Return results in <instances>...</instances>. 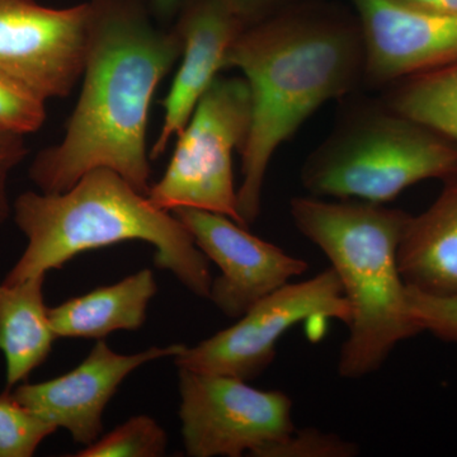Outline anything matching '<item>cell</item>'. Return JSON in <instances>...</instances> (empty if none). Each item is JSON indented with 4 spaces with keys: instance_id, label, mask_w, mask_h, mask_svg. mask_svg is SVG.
I'll use <instances>...</instances> for the list:
<instances>
[{
    "instance_id": "5",
    "label": "cell",
    "mask_w": 457,
    "mask_h": 457,
    "mask_svg": "<svg viewBox=\"0 0 457 457\" xmlns=\"http://www.w3.org/2000/svg\"><path fill=\"white\" fill-rule=\"evenodd\" d=\"M457 173V145L383 99L357 102L306 159L302 182L312 196L385 204L427 179Z\"/></svg>"
},
{
    "instance_id": "17",
    "label": "cell",
    "mask_w": 457,
    "mask_h": 457,
    "mask_svg": "<svg viewBox=\"0 0 457 457\" xmlns=\"http://www.w3.org/2000/svg\"><path fill=\"white\" fill-rule=\"evenodd\" d=\"M381 99L457 145V64L404 78L386 87Z\"/></svg>"
},
{
    "instance_id": "13",
    "label": "cell",
    "mask_w": 457,
    "mask_h": 457,
    "mask_svg": "<svg viewBox=\"0 0 457 457\" xmlns=\"http://www.w3.org/2000/svg\"><path fill=\"white\" fill-rule=\"evenodd\" d=\"M174 27L182 41V62L163 101L164 119L152 159L163 155L187 125L198 101L224 69L231 45L246 29L221 0H183Z\"/></svg>"
},
{
    "instance_id": "16",
    "label": "cell",
    "mask_w": 457,
    "mask_h": 457,
    "mask_svg": "<svg viewBox=\"0 0 457 457\" xmlns=\"http://www.w3.org/2000/svg\"><path fill=\"white\" fill-rule=\"evenodd\" d=\"M45 276L16 285L0 282V351L7 389L25 383L46 361L57 338L44 300Z\"/></svg>"
},
{
    "instance_id": "2",
    "label": "cell",
    "mask_w": 457,
    "mask_h": 457,
    "mask_svg": "<svg viewBox=\"0 0 457 457\" xmlns=\"http://www.w3.org/2000/svg\"><path fill=\"white\" fill-rule=\"evenodd\" d=\"M224 69H237L251 92L248 137L239 154L237 210L245 227L260 216L270 159L327 102L363 84L365 47L356 14L317 0H297L246 29Z\"/></svg>"
},
{
    "instance_id": "26",
    "label": "cell",
    "mask_w": 457,
    "mask_h": 457,
    "mask_svg": "<svg viewBox=\"0 0 457 457\" xmlns=\"http://www.w3.org/2000/svg\"><path fill=\"white\" fill-rule=\"evenodd\" d=\"M182 2L183 0H149V4L153 16L165 26L170 21L176 20Z\"/></svg>"
},
{
    "instance_id": "20",
    "label": "cell",
    "mask_w": 457,
    "mask_h": 457,
    "mask_svg": "<svg viewBox=\"0 0 457 457\" xmlns=\"http://www.w3.org/2000/svg\"><path fill=\"white\" fill-rule=\"evenodd\" d=\"M45 120L46 101L0 74V132L25 137L40 130Z\"/></svg>"
},
{
    "instance_id": "4",
    "label": "cell",
    "mask_w": 457,
    "mask_h": 457,
    "mask_svg": "<svg viewBox=\"0 0 457 457\" xmlns=\"http://www.w3.org/2000/svg\"><path fill=\"white\" fill-rule=\"evenodd\" d=\"M297 230L327 255L351 306L338 360L350 380L378 371L399 343L422 333L400 275L398 246L409 213L381 204L295 197Z\"/></svg>"
},
{
    "instance_id": "6",
    "label": "cell",
    "mask_w": 457,
    "mask_h": 457,
    "mask_svg": "<svg viewBox=\"0 0 457 457\" xmlns=\"http://www.w3.org/2000/svg\"><path fill=\"white\" fill-rule=\"evenodd\" d=\"M251 92L245 78L218 77L177 137L164 176L147 198L163 212L180 207L221 213L245 227L237 210L233 154L251 128Z\"/></svg>"
},
{
    "instance_id": "12",
    "label": "cell",
    "mask_w": 457,
    "mask_h": 457,
    "mask_svg": "<svg viewBox=\"0 0 457 457\" xmlns=\"http://www.w3.org/2000/svg\"><path fill=\"white\" fill-rule=\"evenodd\" d=\"M365 47L363 84L386 88L411 75L457 64V14L392 0H351Z\"/></svg>"
},
{
    "instance_id": "14",
    "label": "cell",
    "mask_w": 457,
    "mask_h": 457,
    "mask_svg": "<svg viewBox=\"0 0 457 457\" xmlns=\"http://www.w3.org/2000/svg\"><path fill=\"white\" fill-rule=\"evenodd\" d=\"M444 183L425 212L409 216L398 246L407 287L432 296L457 295V173Z\"/></svg>"
},
{
    "instance_id": "15",
    "label": "cell",
    "mask_w": 457,
    "mask_h": 457,
    "mask_svg": "<svg viewBox=\"0 0 457 457\" xmlns=\"http://www.w3.org/2000/svg\"><path fill=\"white\" fill-rule=\"evenodd\" d=\"M156 293L154 272L141 270L49 309L51 327L57 338L104 339L119 330H137L145 323L147 306Z\"/></svg>"
},
{
    "instance_id": "25",
    "label": "cell",
    "mask_w": 457,
    "mask_h": 457,
    "mask_svg": "<svg viewBox=\"0 0 457 457\" xmlns=\"http://www.w3.org/2000/svg\"><path fill=\"white\" fill-rule=\"evenodd\" d=\"M396 4L432 13L457 14V0H392Z\"/></svg>"
},
{
    "instance_id": "19",
    "label": "cell",
    "mask_w": 457,
    "mask_h": 457,
    "mask_svg": "<svg viewBox=\"0 0 457 457\" xmlns=\"http://www.w3.org/2000/svg\"><path fill=\"white\" fill-rule=\"evenodd\" d=\"M4 392L0 395V457H31L56 432Z\"/></svg>"
},
{
    "instance_id": "3",
    "label": "cell",
    "mask_w": 457,
    "mask_h": 457,
    "mask_svg": "<svg viewBox=\"0 0 457 457\" xmlns=\"http://www.w3.org/2000/svg\"><path fill=\"white\" fill-rule=\"evenodd\" d=\"M13 216L27 245L4 284L46 276L84 252L137 240L154 246L159 270L209 300V258L187 228L112 170H90L62 194L23 192L14 201Z\"/></svg>"
},
{
    "instance_id": "1",
    "label": "cell",
    "mask_w": 457,
    "mask_h": 457,
    "mask_svg": "<svg viewBox=\"0 0 457 457\" xmlns=\"http://www.w3.org/2000/svg\"><path fill=\"white\" fill-rule=\"evenodd\" d=\"M88 3L82 92L64 137L36 155L29 179L44 194H62L88 171L107 168L147 196V117L182 41L176 27L155 20L149 0Z\"/></svg>"
},
{
    "instance_id": "11",
    "label": "cell",
    "mask_w": 457,
    "mask_h": 457,
    "mask_svg": "<svg viewBox=\"0 0 457 457\" xmlns=\"http://www.w3.org/2000/svg\"><path fill=\"white\" fill-rule=\"evenodd\" d=\"M183 345L120 354L98 339L87 359L68 374L44 383H22L5 390L45 422L64 428L75 444L89 446L104 433V413L129 375L152 361L174 357Z\"/></svg>"
},
{
    "instance_id": "24",
    "label": "cell",
    "mask_w": 457,
    "mask_h": 457,
    "mask_svg": "<svg viewBox=\"0 0 457 457\" xmlns=\"http://www.w3.org/2000/svg\"><path fill=\"white\" fill-rule=\"evenodd\" d=\"M249 27L276 16L297 0H221Z\"/></svg>"
},
{
    "instance_id": "7",
    "label": "cell",
    "mask_w": 457,
    "mask_h": 457,
    "mask_svg": "<svg viewBox=\"0 0 457 457\" xmlns=\"http://www.w3.org/2000/svg\"><path fill=\"white\" fill-rule=\"evenodd\" d=\"M312 318L350 323L351 306L332 267L267 295L233 327L194 347L183 345L173 361L179 369L253 380L272 365L282 336Z\"/></svg>"
},
{
    "instance_id": "23",
    "label": "cell",
    "mask_w": 457,
    "mask_h": 457,
    "mask_svg": "<svg viewBox=\"0 0 457 457\" xmlns=\"http://www.w3.org/2000/svg\"><path fill=\"white\" fill-rule=\"evenodd\" d=\"M27 147L23 137L0 134V228L11 216L13 207L9 203L8 183L12 171L25 161Z\"/></svg>"
},
{
    "instance_id": "9",
    "label": "cell",
    "mask_w": 457,
    "mask_h": 457,
    "mask_svg": "<svg viewBox=\"0 0 457 457\" xmlns=\"http://www.w3.org/2000/svg\"><path fill=\"white\" fill-rule=\"evenodd\" d=\"M89 3L50 8L0 0V74L49 101L65 98L83 77Z\"/></svg>"
},
{
    "instance_id": "27",
    "label": "cell",
    "mask_w": 457,
    "mask_h": 457,
    "mask_svg": "<svg viewBox=\"0 0 457 457\" xmlns=\"http://www.w3.org/2000/svg\"><path fill=\"white\" fill-rule=\"evenodd\" d=\"M0 134H4V132H0Z\"/></svg>"
},
{
    "instance_id": "21",
    "label": "cell",
    "mask_w": 457,
    "mask_h": 457,
    "mask_svg": "<svg viewBox=\"0 0 457 457\" xmlns=\"http://www.w3.org/2000/svg\"><path fill=\"white\" fill-rule=\"evenodd\" d=\"M359 445L332 432L295 428L284 440L272 445L262 457H354Z\"/></svg>"
},
{
    "instance_id": "10",
    "label": "cell",
    "mask_w": 457,
    "mask_h": 457,
    "mask_svg": "<svg viewBox=\"0 0 457 457\" xmlns=\"http://www.w3.org/2000/svg\"><path fill=\"white\" fill-rule=\"evenodd\" d=\"M187 228L198 248L220 270L209 300L228 318L239 319L254 303L299 278L309 269L221 213L180 207L171 212Z\"/></svg>"
},
{
    "instance_id": "8",
    "label": "cell",
    "mask_w": 457,
    "mask_h": 457,
    "mask_svg": "<svg viewBox=\"0 0 457 457\" xmlns=\"http://www.w3.org/2000/svg\"><path fill=\"white\" fill-rule=\"evenodd\" d=\"M182 438L191 457H262L296 427L293 400L231 376L179 369Z\"/></svg>"
},
{
    "instance_id": "22",
    "label": "cell",
    "mask_w": 457,
    "mask_h": 457,
    "mask_svg": "<svg viewBox=\"0 0 457 457\" xmlns=\"http://www.w3.org/2000/svg\"><path fill=\"white\" fill-rule=\"evenodd\" d=\"M408 302L422 332L457 345V295L432 296L408 287Z\"/></svg>"
},
{
    "instance_id": "18",
    "label": "cell",
    "mask_w": 457,
    "mask_h": 457,
    "mask_svg": "<svg viewBox=\"0 0 457 457\" xmlns=\"http://www.w3.org/2000/svg\"><path fill=\"white\" fill-rule=\"evenodd\" d=\"M168 436L162 426L149 416H137L102 435L77 457H159L164 456Z\"/></svg>"
}]
</instances>
